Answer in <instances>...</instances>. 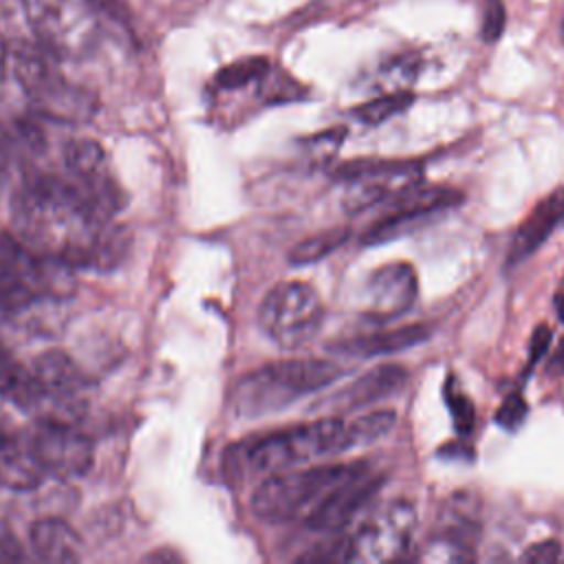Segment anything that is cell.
<instances>
[{
	"instance_id": "277c9868",
	"label": "cell",
	"mask_w": 564,
	"mask_h": 564,
	"mask_svg": "<svg viewBox=\"0 0 564 564\" xmlns=\"http://www.w3.org/2000/svg\"><path fill=\"white\" fill-rule=\"evenodd\" d=\"M13 57L18 82L37 115L57 123H86L95 117L97 95L68 82L44 46L20 42Z\"/></svg>"
},
{
	"instance_id": "836d02e7",
	"label": "cell",
	"mask_w": 564,
	"mask_h": 564,
	"mask_svg": "<svg viewBox=\"0 0 564 564\" xmlns=\"http://www.w3.org/2000/svg\"><path fill=\"white\" fill-rule=\"evenodd\" d=\"M9 156L7 152V139H4V128H0V163Z\"/></svg>"
},
{
	"instance_id": "d6986e66",
	"label": "cell",
	"mask_w": 564,
	"mask_h": 564,
	"mask_svg": "<svg viewBox=\"0 0 564 564\" xmlns=\"http://www.w3.org/2000/svg\"><path fill=\"white\" fill-rule=\"evenodd\" d=\"M0 397L33 416L37 414L40 401H42L40 386L33 377V370L24 368L2 341H0Z\"/></svg>"
},
{
	"instance_id": "5bb4252c",
	"label": "cell",
	"mask_w": 564,
	"mask_h": 564,
	"mask_svg": "<svg viewBox=\"0 0 564 564\" xmlns=\"http://www.w3.org/2000/svg\"><path fill=\"white\" fill-rule=\"evenodd\" d=\"M416 291L414 269L408 262H390L368 278L364 311L372 319H392L412 308Z\"/></svg>"
},
{
	"instance_id": "4316f807",
	"label": "cell",
	"mask_w": 564,
	"mask_h": 564,
	"mask_svg": "<svg viewBox=\"0 0 564 564\" xmlns=\"http://www.w3.org/2000/svg\"><path fill=\"white\" fill-rule=\"evenodd\" d=\"M527 412H529L527 401L522 399V394L513 392V394H509V397L502 401V405L498 408V412H496V423H498L500 427H505V430H516L518 425H522Z\"/></svg>"
},
{
	"instance_id": "ac0fdd59",
	"label": "cell",
	"mask_w": 564,
	"mask_h": 564,
	"mask_svg": "<svg viewBox=\"0 0 564 564\" xmlns=\"http://www.w3.org/2000/svg\"><path fill=\"white\" fill-rule=\"evenodd\" d=\"M430 337V328L425 324H405L392 330H379L370 335H357L350 337L335 348L346 355H359V357H375V355H390L405 348H412L416 344H423Z\"/></svg>"
},
{
	"instance_id": "603a6c76",
	"label": "cell",
	"mask_w": 564,
	"mask_h": 564,
	"mask_svg": "<svg viewBox=\"0 0 564 564\" xmlns=\"http://www.w3.org/2000/svg\"><path fill=\"white\" fill-rule=\"evenodd\" d=\"M394 423H397V414L392 410H375V412H368L361 419L352 421L350 434H352L355 447L386 436L394 427Z\"/></svg>"
},
{
	"instance_id": "484cf974",
	"label": "cell",
	"mask_w": 564,
	"mask_h": 564,
	"mask_svg": "<svg viewBox=\"0 0 564 564\" xmlns=\"http://www.w3.org/2000/svg\"><path fill=\"white\" fill-rule=\"evenodd\" d=\"M344 137H346V128L324 130L306 139V150H311V156L315 161H330V156H335V152L339 150Z\"/></svg>"
},
{
	"instance_id": "9c48e42d",
	"label": "cell",
	"mask_w": 564,
	"mask_h": 564,
	"mask_svg": "<svg viewBox=\"0 0 564 564\" xmlns=\"http://www.w3.org/2000/svg\"><path fill=\"white\" fill-rule=\"evenodd\" d=\"M24 443L44 476L70 480L84 476L93 465V441L77 423L35 419L24 432Z\"/></svg>"
},
{
	"instance_id": "4fadbf2b",
	"label": "cell",
	"mask_w": 564,
	"mask_h": 564,
	"mask_svg": "<svg viewBox=\"0 0 564 564\" xmlns=\"http://www.w3.org/2000/svg\"><path fill=\"white\" fill-rule=\"evenodd\" d=\"M379 487L381 478L377 474H370L368 467H361L357 474L333 487L317 505H313L311 513H306L304 518V524L311 531H337L346 527L355 518V513L370 502Z\"/></svg>"
},
{
	"instance_id": "3957f363",
	"label": "cell",
	"mask_w": 564,
	"mask_h": 564,
	"mask_svg": "<svg viewBox=\"0 0 564 564\" xmlns=\"http://www.w3.org/2000/svg\"><path fill=\"white\" fill-rule=\"evenodd\" d=\"M73 267L29 249L20 238H0V317H13L40 300L66 297L73 291Z\"/></svg>"
},
{
	"instance_id": "6da1fadb",
	"label": "cell",
	"mask_w": 564,
	"mask_h": 564,
	"mask_svg": "<svg viewBox=\"0 0 564 564\" xmlns=\"http://www.w3.org/2000/svg\"><path fill=\"white\" fill-rule=\"evenodd\" d=\"M350 423L326 416L315 423H300L264 436L247 438L225 452V474L231 478L269 476L293 465L352 449Z\"/></svg>"
},
{
	"instance_id": "83f0119b",
	"label": "cell",
	"mask_w": 564,
	"mask_h": 564,
	"mask_svg": "<svg viewBox=\"0 0 564 564\" xmlns=\"http://www.w3.org/2000/svg\"><path fill=\"white\" fill-rule=\"evenodd\" d=\"M560 555H562L560 542H555V540H544V542H538V544L529 546V549L522 553V560H524V562H555V560H560Z\"/></svg>"
},
{
	"instance_id": "d4e9b609",
	"label": "cell",
	"mask_w": 564,
	"mask_h": 564,
	"mask_svg": "<svg viewBox=\"0 0 564 564\" xmlns=\"http://www.w3.org/2000/svg\"><path fill=\"white\" fill-rule=\"evenodd\" d=\"M507 24V11L502 0H485L482 2V20H480V37L487 44L500 40Z\"/></svg>"
},
{
	"instance_id": "7402d4cb",
	"label": "cell",
	"mask_w": 564,
	"mask_h": 564,
	"mask_svg": "<svg viewBox=\"0 0 564 564\" xmlns=\"http://www.w3.org/2000/svg\"><path fill=\"white\" fill-rule=\"evenodd\" d=\"M269 68H271V64H269L267 57H245V59H238V62H231V64L223 66L216 73L214 84L223 90L242 88L247 84L260 82L267 75Z\"/></svg>"
},
{
	"instance_id": "52a82bcc",
	"label": "cell",
	"mask_w": 564,
	"mask_h": 564,
	"mask_svg": "<svg viewBox=\"0 0 564 564\" xmlns=\"http://www.w3.org/2000/svg\"><path fill=\"white\" fill-rule=\"evenodd\" d=\"M258 322L278 346L293 350L317 335L324 322V304L308 282L284 280L264 295Z\"/></svg>"
},
{
	"instance_id": "1f68e13d",
	"label": "cell",
	"mask_w": 564,
	"mask_h": 564,
	"mask_svg": "<svg viewBox=\"0 0 564 564\" xmlns=\"http://www.w3.org/2000/svg\"><path fill=\"white\" fill-rule=\"evenodd\" d=\"M4 66H7V46H4V40L0 35V86L4 82Z\"/></svg>"
},
{
	"instance_id": "2e32d148",
	"label": "cell",
	"mask_w": 564,
	"mask_h": 564,
	"mask_svg": "<svg viewBox=\"0 0 564 564\" xmlns=\"http://www.w3.org/2000/svg\"><path fill=\"white\" fill-rule=\"evenodd\" d=\"M562 218H564V187H557L546 198H542L531 209V214L520 223L509 247L507 264L516 267L522 260H527L531 253H535Z\"/></svg>"
},
{
	"instance_id": "44dd1931",
	"label": "cell",
	"mask_w": 564,
	"mask_h": 564,
	"mask_svg": "<svg viewBox=\"0 0 564 564\" xmlns=\"http://www.w3.org/2000/svg\"><path fill=\"white\" fill-rule=\"evenodd\" d=\"M412 101H414V95L410 90H394L357 106L352 115L366 126H379L386 119L403 112L408 106H412Z\"/></svg>"
},
{
	"instance_id": "e0dca14e",
	"label": "cell",
	"mask_w": 564,
	"mask_h": 564,
	"mask_svg": "<svg viewBox=\"0 0 564 564\" xmlns=\"http://www.w3.org/2000/svg\"><path fill=\"white\" fill-rule=\"evenodd\" d=\"M31 549L44 562L70 564L82 557L77 531L59 518H42L31 527Z\"/></svg>"
},
{
	"instance_id": "8992f818",
	"label": "cell",
	"mask_w": 564,
	"mask_h": 564,
	"mask_svg": "<svg viewBox=\"0 0 564 564\" xmlns=\"http://www.w3.org/2000/svg\"><path fill=\"white\" fill-rule=\"evenodd\" d=\"M364 463L348 465H317L295 471H275L262 478L251 496L253 513L269 522L280 524L297 518L308 511L311 505H317L333 487L341 480L357 474Z\"/></svg>"
},
{
	"instance_id": "d6a6232c",
	"label": "cell",
	"mask_w": 564,
	"mask_h": 564,
	"mask_svg": "<svg viewBox=\"0 0 564 564\" xmlns=\"http://www.w3.org/2000/svg\"><path fill=\"white\" fill-rule=\"evenodd\" d=\"M553 304H555V311H557V317L564 322V293L555 295L553 297Z\"/></svg>"
},
{
	"instance_id": "4dcf8cb0",
	"label": "cell",
	"mask_w": 564,
	"mask_h": 564,
	"mask_svg": "<svg viewBox=\"0 0 564 564\" xmlns=\"http://www.w3.org/2000/svg\"><path fill=\"white\" fill-rule=\"evenodd\" d=\"M549 372H555V375H564V339L560 341V346L555 348V352L551 355L549 359Z\"/></svg>"
},
{
	"instance_id": "ffe728a7",
	"label": "cell",
	"mask_w": 564,
	"mask_h": 564,
	"mask_svg": "<svg viewBox=\"0 0 564 564\" xmlns=\"http://www.w3.org/2000/svg\"><path fill=\"white\" fill-rule=\"evenodd\" d=\"M350 236L348 227H333L326 231H319L315 236H308L304 240H300L291 251H289V264L293 267H304V264H313L319 262L322 258L330 256L333 251H337Z\"/></svg>"
},
{
	"instance_id": "5b68a950",
	"label": "cell",
	"mask_w": 564,
	"mask_h": 564,
	"mask_svg": "<svg viewBox=\"0 0 564 564\" xmlns=\"http://www.w3.org/2000/svg\"><path fill=\"white\" fill-rule=\"evenodd\" d=\"M26 22L53 57L77 62L88 57L101 37L95 0H22Z\"/></svg>"
},
{
	"instance_id": "f546056e",
	"label": "cell",
	"mask_w": 564,
	"mask_h": 564,
	"mask_svg": "<svg viewBox=\"0 0 564 564\" xmlns=\"http://www.w3.org/2000/svg\"><path fill=\"white\" fill-rule=\"evenodd\" d=\"M551 339H553V333H551V328L546 324L535 326V330L531 335V341H529V359H531V364H535L549 350Z\"/></svg>"
},
{
	"instance_id": "7a4b0ae2",
	"label": "cell",
	"mask_w": 564,
	"mask_h": 564,
	"mask_svg": "<svg viewBox=\"0 0 564 564\" xmlns=\"http://www.w3.org/2000/svg\"><path fill=\"white\" fill-rule=\"evenodd\" d=\"M341 372V366L335 361L315 357L273 361L251 370L236 383L231 408L238 416H262L291 405L308 392L330 386Z\"/></svg>"
},
{
	"instance_id": "8fae6325",
	"label": "cell",
	"mask_w": 564,
	"mask_h": 564,
	"mask_svg": "<svg viewBox=\"0 0 564 564\" xmlns=\"http://www.w3.org/2000/svg\"><path fill=\"white\" fill-rule=\"evenodd\" d=\"M31 370L42 394L35 419L77 423L86 410L88 379L84 370L62 350L40 355Z\"/></svg>"
},
{
	"instance_id": "9a60e30c",
	"label": "cell",
	"mask_w": 564,
	"mask_h": 564,
	"mask_svg": "<svg viewBox=\"0 0 564 564\" xmlns=\"http://www.w3.org/2000/svg\"><path fill=\"white\" fill-rule=\"evenodd\" d=\"M405 379H408V372L403 366L383 364L379 368L364 372L352 383H348L344 390L317 401V408L355 410L359 405H368V403H375L379 399L394 394L405 383Z\"/></svg>"
},
{
	"instance_id": "7c38bea8",
	"label": "cell",
	"mask_w": 564,
	"mask_h": 564,
	"mask_svg": "<svg viewBox=\"0 0 564 564\" xmlns=\"http://www.w3.org/2000/svg\"><path fill=\"white\" fill-rule=\"evenodd\" d=\"M458 203H463V194L458 189L419 183L386 203L383 216L366 229V234L361 236V245L370 247L403 236L419 223L427 220L434 214L452 209Z\"/></svg>"
},
{
	"instance_id": "f1b7e54d",
	"label": "cell",
	"mask_w": 564,
	"mask_h": 564,
	"mask_svg": "<svg viewBox=\"0 0 564 564\" xmlns=\"http://www.w3.org/2000/svg\"><path fill=\"white\" fill-rule=\"evenodd\" d=\"M24 557L26 555H24L18 538L13 535V531L0 522V562H20Z\"/></svg>"
},
{
	"instance_id": "cb8c5ba5",
	"label": "cell",
	"mask_w": 564,
	"mask_h": 564,
	"mask_svg": "<svg viewBox=\"0 0 564 564\" xmlns=\"http://www.w3.org/2000/svg\"><path fill=\"white\" fill-rule=\"evenodd\" d=\"M445 399H447V408H449V412H452V421H454L456 432H460V434L471 432L474 419H476L474 403H471L469 397L460 394V392L454 388V379H452V377L447 379V386H445Z\"/></svg>"
},
{
	"instance_id": "30bf717a",
	"label": "cell",
	"mask_w": 564,
	"mask_h": 564,
	"mask_svg": "<svg viewBox=\"0 0 564 564\" xmlns=\"http://www.w3.org/2000/svg\"><path fill=\"white\" fill-rule=\"evenodd\" d=\"M416 527V511L405 500H394L366 518L361 527L346 538L348 562H390L401 557Z\"/></svg>"
},
{
	"instance_id": "ba28073f",
	"label": "cell",
	"mask_w": 564,
	"mask_h": 564,
	"mask_svg": "<svg viewBox=\"0 0 564 564\" xmlns=\"http://www.w3.org/2000/svg\"><path fill=\"white\" fill-rule=\"evenodd\" d=\"M335 178L346 183L341 207L348 214H359L419 185L423 181V167L416 161L357 159L341 165Z\"/></svg>"
}]
</instances>
